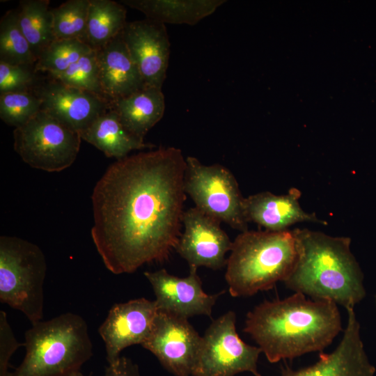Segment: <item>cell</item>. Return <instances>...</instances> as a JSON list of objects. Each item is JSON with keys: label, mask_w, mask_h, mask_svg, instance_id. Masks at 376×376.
Returning a JSON list of instances; mask_svg holds the SVG:
<instances>
[{"label": "cell", "mask_w": 376, "mask_h": 376, "mask_svg": "<svg viewBox=\"0 0 376 376\" xmlns=\"http://www.w3.org/2000/svg\"><path fill=\"white\" fill-rule=\"evenodd\" d=\"M297 248L293 269L283 282L312 299L354 308L366 296L363 274L349 237H334L308 228L292 230Z\"/></svg>", "instance_id": "obj_3"}, {"label": "cell", "mask_w": 376, "mask_h": 376, "mask_svg": "<svg viewBox=\"0 0 376 376\" xmlns=\"http://www.w3.org/2000/svg\"><path fill=\"white\" fill-rule=\"evenodd\" d=\"M165 107L162 88L145 86L127 97L111 102L110 109L116 113L130 132L144 139L164 116Z\"/></svg>", "instance_id": "obj_19"}, {"label": "cell", "mask_w": 376, "mask_h": 376, "mask_svg": "<svg viewBox=\"0 0 376 376\" xmlns=\"http://www.w3.org/2000/svg\"><path fill=\"white\" fill-rule=\"evenodd\" d=\"M184 231L175 248L189 267L219 269L226 265V254L233 242L221 228V221L196 207L184 211Z\"/></svg>", "instance_id": "obj_11"}, {"label": "cell", "mask_w": 376, "mask_h": 376, "mask_svg": "<svg viewBox=\"0 0 376 376\" xmlns=\"http://www.w3.org/2000/svg\"><path fill=\"white\" fill-rule=\"evenodd\" d=\"M47 75L66 86L92 92L106 98L100 82L97 54L94 49L84 55L65 71Z\"/></svg>", "instance_id": "obj_27"}, {"label": "cell", "mask_w": 376, "mask_h": 376, "mask_svg": "<svg viewBox=\"0 0 376 376\" xmlns=\"http://www.w3.org/2000/svg\"><path fill=\"white\" fill-rule=\"evenodd\" d=\"M126 8L111 0H90L85 42L98 50L121 33L126 24Z\"/></svg>", "instance_id": "obj_22"}, {"label": "cell", "mask_w": 376, "mask_h": 376, "mask_svg": "<svg viewBox=\"0 0 376 376\" xmlns=\"http://www.w3.org/2000/svg\"><path fill=\"white\" fill-rule=\"evenodd\" d=\"M90 0H69L52 8L55 39L85 42Z\"/></svg>", "instance_id": "obj_26"}, {"label": "cell", "mask_w": 376, "mask_h": 376, "mask_svg": "<svg viewBox=\"0 0 376 376\" xmlns=\"http://www.w3.org/2000/svg\"><path fill=\"white\" fill-rule=\"evenodd\" d=\"M80 136L107 157L116 160L128 156L131 151L155 147L130 132L111 109L97 118Z\"/></svg>", "instance_id": "obj_20"}, {"label": "cell", "mask_w": 376, "mask_h": 376, "mask_svg": "<svg viewBox=\"0 0 376 376\" xmlns=\"http://www.w3.org/2000/svg\"><path fill=\"white\" fill-rule=\"evenodd\" d=\"M31 325L24 334V358L9 376H65L80 370L93 354L87 323L77 314Z\"/></svg>", "instance_id": "obj_5"}, {"label": "cell", "mask_w": 376, "mask_h": 376, "mask_svg": "<svg viewBox=\"0 0 376 376\" xmlns=\"http://www.w3.org/2000/svg\"><path fill=\"white\" fill-rule=\"evenodd\" d=\"M104 376H139L138 366L130 359L120 357L114 363L108 364Z\"/></svg>", "instance_id": "obj_31"}, {"label": "cell", "mask_w": 376, "mask_h": 376, "mask_svg": "<svg viewBox=\"0 0 376 376\" xmlns=\"http://www.w3.org/2000/svg\"><path fill=\"white\" fill-rule=\"evenodd\" d=\"M14 150L30 166L59 172L75 161L81 146L79 132L40 110L13 131Z\"/></svg>", "instance_id": "obj_8"}, {"label": "cell", "mask_w": 376, "mask_h": 376, "mask_svg": "<svg viewBox=\"0 0 376 376\" xmlns=\"http://www.w3.org/2000/svg\"><path fill=\"white\" fill-rule=\"evenodd\" d=\"M301 192L292 187L287 194L276 195L269 191L258 192L244 198L246 219L269 231L289 230L290 226L301 222L327 225L315 213L304 210L299 203Z\"/></svg>", "instance_id": "obj_17"}, {"label": "cell", "mask_w": 376, "mask_h": 376, "mask_svg": "<svg viewBox=\"0 0 376 376\" xmlns=\"http://www.w3.org/2000/svg\"><path fill=\"white\" fill-rule=\"evenodd\" d=\"M32 92L40 99L41 110L79 134L111 108L109 100L49 77L39 80Z\"/></svg>", "instance_id": "obj_13"}, {"label": "cell", "mask_w": 376, "mask_h": 376, "mask_svg": "<svg viewBox=\"0 0 376 376\" xmlns=\"http://www.w3.org/2000/svg\"><path fill=\"white\" fill-rule=\"evenodd\" d=\"M243 331L270 363H276L322 352L342 331V321L334 301L295 292L256 306L247 313Z\"/></svg>", "instance_id": "obj_2"}, {"label": "cell", "mask_w": 376, "mask_h": 376, "mask_svg": "<svg viewBox=\"0 0 376 376\" xmlns=\"http://www.w3.org/2000/svg\"><path fill=\"white\" fill-rule=\"evenodd\" d=\"M186 160L175 147H159L111 164L97 182L91 234L114 274L164 261L181 235Z\"/></svg>", "instance_id": "obj_1"}, {"label": "cell", "mask_w": 376, "mask_h": 376, "mask_svg": "<svg viewBox=\"0 0 376 376\" xmlns=\"http://www.w3.org/2000/svg\"><path fill=\"white\" fill-rule=\"evenodd\" d=\"M65 376H85V375H83L80 370H77V371L72 372Z\"/></svg>", "instance_id": "obj_32"}, {"label": "cell", "mask_w": 376, "mask_h": 376, "mask_svg": "<svg viewBox=\"0 0 376 376\" xmlns=\"http://www.w3.org/2000/svg\"><path fill=\"white\" fill-rule=\"evenodd\" d=\"M46 272V259L38 245L0 237V301L21 311L31 324L43 318Z\"/></svg>", "instance_id": "obj_6"}, {"label": "cell", "mask_w": 376, "mask_h": 376, "mask_svg": "<svg viewBox=\"0 0 376 376\" xmlns=\"http://www.w3.org/2000/svg\"><path fill=\"white\" fill-rule=\"evenodd\" d=\"M17 10L19 27L38 59L55 40L49 1L22 0Z\"/></svg>", "instance_id": "obj_23"}, {"label": "cell", "mask_w": 376, "mask_h": 376, "mask_svg": "<svg viewBox=\"0 0 376 376\" xmlns=\"http://www.w3.org/2000/svg\"><path fill=\"white\" fill-rule=\"evenodd\" d=\"M197 269L189 267V275L184 278L172 275L164 269L144 272L155 295L158 311L187 319L198 315L211 316L217 299L224 292L214 295L204 292Z\"/></svg>", "instance_id": "obj_15"}, {"label": "cell", "mask_w": 376, "mask_h": 376, "mask_svg": "<svg viewBox=\"0 0 376 376\" xmlns=\"http://www.w3.org/2000/svg\"><path fill=\"white\" fill-rule=\"evenodd\" d=\"M92 49L79 39H55L44 49L35 64L36 72H62Z\"/></svg>", "instance_id": "obj_25"}, {"label": "cell", "mask_w": 376, "mask_h": 376, "mask_svg": "<svg viewBox=\"0 0 376 376\" xmlns=\"http://www.w3.org/2000/svg\"><path fill=\"white\" fill-rule=\"evenodd\" d=\"M201 336L187 318L158 311L150 334L141 345L175 376H191Z\"/></svg>", "instance_id": "obj_10"}, {"label": "cell", "mask_w": 376, "mask_h": 376, "mask_svg": "<svg viewBox=\"0 0 376 376\" xmlns=\"http://www.w3.org/2000/svg\"><path fill=\"white\" fill-rule=\"evenodd\" d=\"M236 315L228 311L214 320L202 337L191 376H234L258 370L261 350L244 343L235 327Z\"/></svg>", "instance_id": "obj_9"}, {"label": "cell", "mask_w": 376, "mask_h": 376, "mask_svg": "<svg viewBox=\"0 0 376 376\" xmlns=\"http://www.w3.org/2000/svg\"><path fill=\"white\" fill-rule=\"evenodd\" d=\"M24 345L19 343L10 327L7 315L0 311V376H9V361L18 347Z\"/></svg>", "instance_id": "obj_30"}, {"label": "cell", "mask_w": 376, "mask_h": 376, "mask_svg": "<svg viewBox=\"0 0 376 376\" xmlns=\"http://www.w3.org/2000/svg\"><path fill=\"white\" fill-rule=\"evenodd\" d=\"M0 61L35 66L37 58L18 22V10H8L0 21Z\"/></svg>", "instance_id": "obj_24"}, {"label": "cell", "mask_w": 376, "mask_h": 376, "mask_svg": "<svg viewBox=\"0 0 376 376\" xmlns=\"http://www.w3.org/2000/svg\"><path fill=\"white\" fill-rule=\"evenodd\" d=\"M95 51L102 91L110 102L127 97L146 86L121 33Z\"/></svg>", "instance_id": "obj_18"}, {"label": "cell", "mask_w": 376, "mask_h": 376, "mask_svg": "<svg viewBox=\"0 0 376 376\" xmlns=\"http://www.w3.org/2000/svg\"><path fill=\"white\" fill-rule=\"evenodd\" d=\"M185 160L184 188L194 207L232 228L247 230L245 198L232 172L219 164H203L193 156L187 157Z\"/></svg>", "instance_id": "obj_7"}, {"label": "cell", "mask_w": 376, "mask_h": 376, "mask_svg": "<svg viewBox=\"0 0 376 376\" xmlns=\"http://www.w3.org/2000/svg\"><path fill=\"white\" fill-rule=\"evenodd\" d=\"M123 4L158 22L194 26L211 15L226 0H123Z\"/></svg>", "instance_id": "obj_21"}, {"label": "cell", "mask_w": 376, "mask_h": 376, "mask_svg": "<svg viewBox=\"0 0 376 376\" xmlns=\"http://www.w3.org/2000/svg\"><path fill=\"white\" fill-rule=\"evenodd\" d=\"M121 36L146 86L162 88L171 53L166 25L146 17L127 22Z\"/></svg>", "instance_id": "obj_14"}, {"label": "cell", "mask_w": 376, "mask_h": 376, "mask_svg": "<svg viewBox=\"0 0 376 376\" xmlns=\"http://www.w3.org/2000/svg\"><path fill=\"white\" fill-rule=\"evenodd\" d=\"M40 99L33 92L0 94V117L8 125L22 126L41 110Z\"/></svg>", "instance_id": "obj_28"}, {"label": "cell", "mask_w": 376, "mask_h": 376, "mask_svg": "<svg viewBox=\"0 0 376 376\" xmlns=\"http://www.w3.org/2000/svg\"><path fill=\"white\" fill-rule=\"evenodd\" d=\"M346 310L347 325L336 349L330 353L320 352L318 360L309 366L298 370L283 368L280 376H374L375 368L366 352L354 309Z\"/></svg>", "instance_id": "obj_16"}, {"label": "cell", "mask_w": 376, "mask_h": 376, "mask_svg": "<svg viewBox=\"0 0 376 376\" xmlns=\"http://www.w3.org/2000/svg\"><path fill=\"white\" fill-rule=\"evenodd\" d=\"M35 66L9 64L0 61V94L32 92L39 79Z\"/></svg>", "instance_id": "obj_29"}, {"label": "cell", "mask_w": 376, "mask_h": 376, "mask_svg": "<svg viewBox=\"0 0 376 376\" xmlns=\"http://www.w3.org/2000/svg\"><path fill=\"white\" fill-rule=\"evenodd\" d=\"M230 251L225 279L234 297L252 296L283 282L297 258L292 230L241 232Z\"/></svg>", "instance_id": "obj_4"}, {"label": "cell", "mask_w": 376, "mask_h": 376, "mask_svg": "<svg viewBox=\"0 0 376 376\" xmlns=\"http://www.w3.org/2000/svg\"><path fill=\"white\" fill-rule=\"evenodd\" d=\"M158 308L155 301L146 298L115 304L98 329L105 344L108 364L114 363L120 352L134 345H143L152 331Z\"/></svg>", "instance_id": "obj_12"}, {"label": "cell", "mask_w": 376, "mask_h": 376, "mask_svg": "<svg viewBox=\"0 0 376 376\" xmlns=\"http://www.w3.org/2000/svg\"><path fill=\"white\" fill-rule=\"evenodd\" d=\"M375 308H376V294L375 295Z\"/></svg>", "instance_id": "obj_33"}]
</instances>
